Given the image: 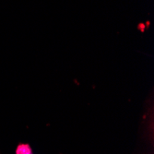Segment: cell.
I'll return each mask as SVG.
<instances>
[{
  "label": "cell",
  "mask_w": 154,
  "mask_h": 154,
  "mask_svg": "<svg viewBox=\"0 0 154 154\" xmlns=\"http://www.w3.org/2000/svg\"><path fill=\"white\" fill-rule=\"evenodd\" d=\"M17 154H32V150L29 146L20 145L17 149Z\"/></svg>",
  "instance_id": "6da1fadb"
}]
</instances>
